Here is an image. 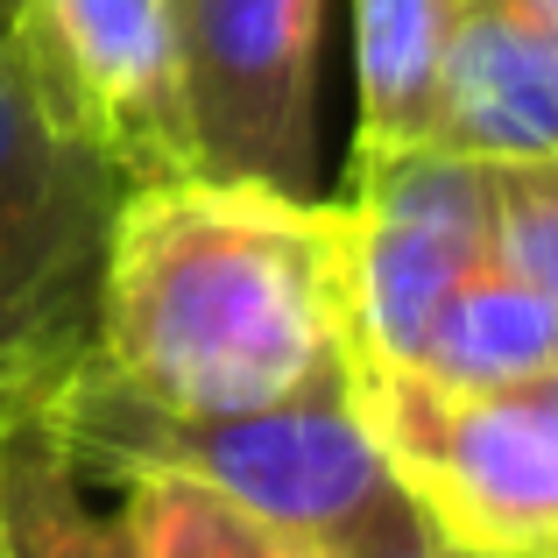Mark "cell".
<instances>
[{"label":"cell","mask_w":558,"mask_h":558,"mask_svg":"<svg viewBox=\"0 0 558 558\" xmlns=\"http://www.w3.org/2000/svg\"><path fill=\"white\" fill-rule=\"evenodd\" d=\"M99 368L163 410H262L354 381L340 198L135 184L107 255Z\"/></svg>","instance_id":"obj_1"},{"label":"cell","mask_w":558,"mask_h":558,"mask_svg":"<svg viewBox=\"0 0 558 558\" xmlns=\"http://www.w3.org/2000/svg\"><path fill=\"white\" fill-rule=\"evenodd\" d=\"M135 178L43 71L0 0V438L43 424L99 361L113 227Z\"/></svg>","instance_id":"obj_2"},{"label":"cell","mask_w":558,"mask_h":558,"mask_svg":"<svg viewBox=\"0 0 558 558\" xmlns=\"http://www.w3.org/2000/svg\"><path fill=\"white\" fill-rule=\"evenodd\" d=\"M36 432H50L85 474L113 481V488L191 481L318 551L340 545L361 517H375L403 488L361 410V375L262 410H163L121 389L93 361Z\"/></svg>","instance_id":"obj_3"},{"label":"cell","mask_w":558,"mask_h":558,"mask_svg":"<svg viewBox=\"0 0 558 558\" xmlns=\"http://www.w3.org/2000/svg\"><path fill=\"white\" fill-rule=\"evenodd\" d=\"M361 410L438 545L558 558V410L537 389L474 396L417 368H368Z\"/></svg>","instance_id":"obj_4"},{"label":"cell","mask_w":558,"mask_h":558,"mask_svg":"<svg viewBox=\"0 0 558 558\" xmlns=\"http://www.w3.org/2000/svg\"><path fill=\"white\" fill-rule=\"evenodd\" d=\"M332 0H170L198 178L326 198L318 64Z\"/></svg>","instance_id":"obj_5"},{"label":"cell","mask_w":558,"mask_h":558,"mask_svg":"<svg viewBox=\"0 0 558 558\" xmlns=\"http://www.w3.org/2000/svg\"><path fill=\"white\" fill-rule=\"evenodd\" d=\"M347 227V318L354 361L410 368L438 304L488 262V163L452 149H354L332 191Z\"/></svg>","instance_id":"obj_6"},{"label":"cell","mask_w":558,"mask_h":558,"mask_svg":"<svg viewBox=\"0 0 558 558\" xmlns=\"http://www.w3.org/2000/svg\"><path fill=\"white\" fill-rule=\"evenodd\" d=\"M28 43L78 121L135 184L198 178L170 0H14Z\"/></svg>","instance_id":"obj_7"},{"label":"cell","mask_w":558,"mask_h":558,"mask_svg":"<svg viewBox=\"0 0 558 558\" xmlns=\"http://www.w3.org/2000/svg\"><path fill=\"white\" fill-rule=\"evenodd\" d=\"M432 149L481 163L558 156V36L537 0H460L432 93Z\"/></svg>","instance_id":"obj_8"},{"label":"cell","mask_w":558,"mask_h":558,"mask_svg":"<svg viewBox=\"0 0 558 558\" xmlns=\"http://www.w3.org/2000/svg\"><path fill=\"white\" fill-rule=\"evenodd\" d=\"M0 558H149L128 488L85 474L50 432L0 438Z\"/></svg>","instance_id":"obj_9"},{"label":"cell","mask_w":558,"mask_h":558,"mask_svg":"<svg viewBox=\"0 0 558 558\" xmlns=\"http://www.w3.org/2000/svg\"><path fill=\"white\" fill-rule=\"evenodd\" d=\"M410 368L432 375L438 389H474V396L537 389L558 368V304L488 255L438 304Z\"/></svg>","instance_id":"obj_10"},{"label":"cell","mask_w":558,"mask_h":558,"mask_svg":"<svg viewBox=\"0 0 558 558\" xmlns=\"http://www.w3.org/2000/svg\"><path fill=\"white\" fill-rule=\"evenodd\" d=\"M460 0H354V71H361V149L432 142V93Z\"/></svg>","instance_id":"obj_11"},{"label":"cell","mask_w":558,"mask_h":558,"mask_svg":"<svg viewBox=\"0 0 558 558\" xmlns=\"http://www.w3.org/2000/svg\"><path fill=\"white\" fill-rule=\"evenodd\" d=\"M128 502H135L149 558H326L318 545L191 488V481H128Z\"/></svg>","instance_id":"obj_12"},{"label":"cell","mask_w":558,"mask_h":558,"mask_svg":"<svg viewBox=\"0 0 558 558\" xmlns=\"http://www.w3.org/2000/svg\"><path fill=\"white\" fill-rule=\"evenodd\" d=\"M488 255L558 304V156L488 163Z\"/></svg>","instance_id":"obj_13"},{"label":"cell","mask_w":558,"mask_h":558,"mask_svg":"<svg viewBox=\"0 0 558 558\" xmlns=\"http://www.w3.org/2000/svg\"><path fill=\"white\" fill-rule=\"evenodd\" d=\"M326 558H438V537H432V523L417 517V502L396 488L375 517H361L340 545H326Z\"/></svg>","instance_id":"obj_14"},{"label":"cell","mask_w":558,"mask_h":558,"mask_svg":"<svg viewBox=\"0 0 558 558\" xmlns=\"http://www.w3.org/2000/svg\"><path fill=\"white\" fill-rule=\"evenodd\" d=\"M537 14H545V22H551V36H558V0H537Z\"/></svg>","instance_id":"obj_15"},{"label":"cell","mask_w":558,"mask_h":558,"mask_svg":"<svg viewBox=\"0 0 558 558\" xmlns=\"http://www.w3.org/2000/svg\"><path fill=\"white\" fill-rule=\"evenodd\" d=\"M438 558H474V551H452V545H438Z\"/></svg>","instance_id":"obj_16"}]
</instances>
